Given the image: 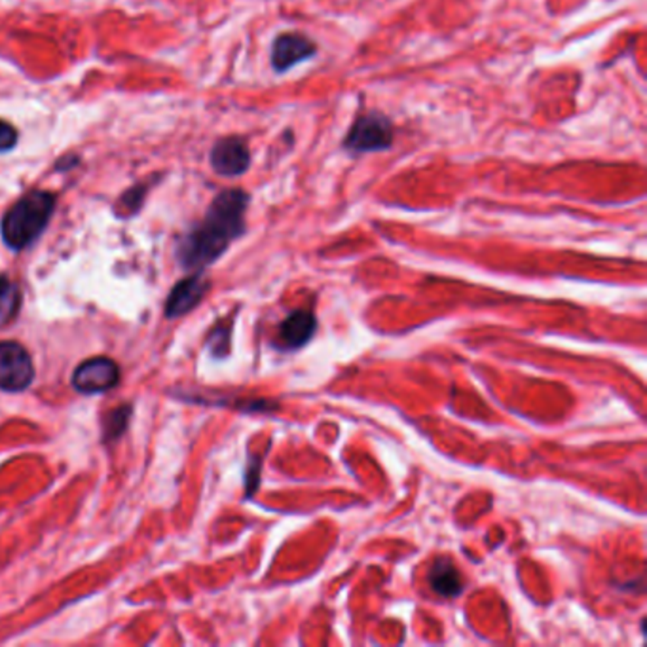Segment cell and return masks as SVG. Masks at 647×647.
I'll list each match as a JSON object with an SVG mask.
<instances>
[{
    "instance_id": "obj_10",
    "label": "cell",
    "mask_w": 647,
    "mask_h": 647,
    "mask_svg": "<svg viewBox=\"0 0 647 647\" xmlns=\"http://www.w3.org/2000/svg\"><path fill=\"white\" fill-rule=\"evenodd\" d=\"M428 579H430L431 589L442 598H458L465 589L463 579H461L459 572L456 570V565L452 564V560L444 558V556L435 560Z\"/></svg>"
},
{
    "instance_id": "obj_7",
    "label": "cell",
    "mask_w": 647,
    "mask_h": 647,
    "mask_svg": "<svg viewBox=\"0 0 647 647\" xmlns=\"http://www.w3.org/2000/svg\"><path fill=\"white\" fill-rule=\"evenodd\" d=\"M211 168L222 177H239L251 166V152L244 139L225 137L211 149Z\"/></svg>"
},
{
    "instance_id": "obj_2",
    "label": "cell",
    "mask_w": 647,
    "mask_h": 647,
    "mask_svg": "<svg viewBox=\"0 0 647 647\" xmlns=\"http://www.w3.org/2000/svg\"><path fill=\"white\" fill-rule=\"evenodd\" d=\"M55 211V194L48 190H34L14 204L0 222V234L5 244L22 251L43 234Z\"/></svg>"
},
{
    "instance_id": "obj_9",
    "label": "cell",
    "mask_w": 647,
    "mask_h": 647,
    "mask_svg": "<svg viewBox=\"0 0 647 647\" xmlns=\"http://www.w3.org/2000/svg\"><path fill=\"white\" fill-rule=\"evenodd\" d=\"M317 319L310 312H293L285 321L279 325V348L285 352H295L312 340L315 334Z\"/></svg>"
},
{
    "instance_id": "obj_5",
    "label": "cell",
    "mask_w": 647,
    "mask_h": 647,
    "mask_svg": "<svg viewBox=\"0 0 647 647\" xmlns=\"http://www.w3.org/2000/svg\"><path fill=\"white\" fill-rule=\"evenodd\" d=\"M120 381V369L109 357H95L78 365L72 374V388L80 393L93 395L111 391Z\"/></svg>"
},
{
    "instance_id": "obj_13",
    "label": "cell",
    "mask_w": 647,
    "mask_h": 647,
    "mask_svg": "<svg viewBox=\"0 0 647 647\" xmlns=\"http://www.w3.org/2000/svg\"><path fill=\"white\" fill-rule=\"evenodd\" d=\"M147 190H149V187H145V185H135L133 188L124 192L122 198L118 199L116 213L120 217H131L133 213H137L140 209V206H143Z\"/></svg>"
},
{
    "instance_id": "obj_11",
    "label": "cell",
    "mask_w": 647,
    "mask_h": 647,
    "mask_svg": "<svg viewBox=\"0 0 647 647\" xmlns=\"http://www.w3.org/2000/svg\"><path fill=\"white\" fill-rule=\"evenodd\" d=\"M22 308V291L8 275H0V327L12 323Z\"/></svg>"
},
{
    "instance_id": "obj_12",
    "label": "cell",
    "mask_w": 647,
    "mask_h": 647,
    "mask_svg": "<svg viewBox=\"0 0 647 647\" xmlns=\"http://www.w3.org/2000/svg\"><path fill=\"white\" fill-rule=\"evenodd\" d=\"M131 418V407L130 404H122L114 410L109 412V416L103 421V435L105 440H116L124 435L128 423Z\"/></svg>"
},
{
    "instance_id": "obj_3",
    "label": "cell",
    "mask_w": 647,
    "mask_h": 647,
    "mask_svg": "<svg viewBox=\"0 0 647 647\" xmlns=\"http://www.w3.org/2000/svg\"><path fill=\"white\" fill-rule=\"evenodd\" d=\"M393 135L391 120L386 114L372 111L355 118L353 126L342 140V147L352 154L381 152L391 149Z\"/></svg>"
},
{
    "instance_id": "obj_14",
    "label": "cell",
    "mask_w": 647,
    "mask_h": 647,
    "mask_svg": "<svg viewBox=\"0 0 647 647\" xmlns=\"http://www.w3.org/2000/svg\"><path fill=\"white\" fill-rule=\"evenodd\" d=\"M17 145V130L0 120V152H8Z\"/></svg>"
},
{
    "instance_id": "obj_6",
    "label": "cell",
    "mask_w": 647,
    "mask_h": 647,
    "mask_svg": "<svg viewBox=\"0 0 647 647\" xmlns=\"http://www.w3.org/2000/svg\"><path fill=\"white\" fill-rule=\"evenodd\" d=\"M315 53L317 46L308 36L300 33H283L274 40L270 62L275 72H287L293 67L308 62Z\"/></svg>"
},
{
    "instance_id": "obj_1",
    "label": "cell",
    "mask_w": 647,
    "mask_h": 647,
    "mask_svg": "<svg viewBox=\"0 0 647 647\" xmlns=\"http://www.w3.org/2000/svg\"><path fill=\"white\" fill-rule=\"evenodd\" d=\"M249 194L239 188L222 190L204 217L188 234L180 237L177 258L180 266L201 270L222 256L234 239L246 232Z\"/></svg>"
},
{
    "instance_id": "obj_4",
    "label": "cell",
    "mask_w": 647,
    "mask_h": 647,
    "mask_svg": "<svg viewBox=\"0 0 647 647\" xmlns=\"http://www.w3.org/2000/svg\"><path fill=\"white\" fill-rule=\"evenodd\" d=\"M34 380V365L29 352L22 343L0 342V390L24 391Z\"/></svg>"
},
{
    "instance_id": "obj_8",
    "label": "cell",
    "mask_w": 647,
    "mask_h": 647,
    "mask_svg": "<svg viewBox=\"0 0 647 647\" xmlns=\"http://www.w3.org/2000/svg\"><path fill=\"white\" fill-rule=\"evenodd\" d=\"M209 289V281L204 274H194L190 277L180 279L166 302V315L168 317H180L196 308L204 295Z\"/></svg>"
}]
</instances>
